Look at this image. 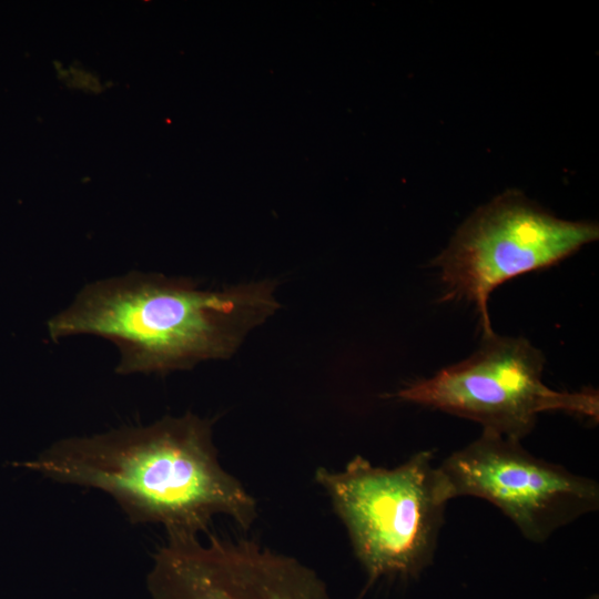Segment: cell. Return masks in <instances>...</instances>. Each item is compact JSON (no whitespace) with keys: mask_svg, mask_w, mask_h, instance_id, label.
<instances>
[{"mask_svg":"<svg viewBox=\"0 0 599 599\" xmlns=\"http://www.w3.org/2000/svg\"><path fill=\"white\" fill-rule=\"evenodd\" d=\"M51 480L101 490L133 524H156L167 537L199 536L217 515L247 529L257 505L220 464L212 424L193 414L50 445L14 464Z\"/></svg>","mask_w":599,"mask_h":599,"instance_id":"obj_1","label":"cell"},{"mask_svg":"<svg viewBox=\"0 0 599 599\" xmlns=\"http://www.w3.org/2000/svg\"><path fill=\"white\" fill-rule=\"evenodd\" d=\"M271 280L210 290L185 277L131 272L87 284L48 322L53 342L75 335L111 341L120 375L166 374L230 358L278 308Z\"/></svg>","mask_w":599,"mask_h":599,"instance_id":"obj_2","label":"cell"},{"mask_svg":"<svg viewBox=\"0 0 599 599\" xmlns=\"http://www.w3.org/2000/svg\"><path fill=\"white\" fill-rule=\"evenodd\" d=\"M315 480L327 493L370 581L417 577L432 564L453 497L430 451H419L395 468L356 456L341 471L316 469Z\"/></svg>","mask_w":599,"mask_h":599,"instance_id":"obj_3","label":"cell"},{"mask_svg":"<svg viewBox=\"0 0 599 599\" xmlns=\"http://www.w3.org/2000/svg\"><path fill=\"white\" fill-rule=\"evenodd\" d=\"M598 237L597 223L559 219L522 192L507 190L460 225L434 264L445 300L474 303L487 335L494 332L488 300L496 287L557 264Z\"/></svg>","mask_w":599,"mask_h":599,"instance_id":"obj_4","label":"cell"},{"mask_svg":"<svg viewBox=\"0 0 599 599\" xmlns=\"http://www.w3.org/2000/svg\"><path fill=\"white\" fill-rule=\"evenodd\" d=\"M542 353L524 337L483 335L468 358L398 392L402 400L479 423L484 430L520 440L544 412L598 419L593 389L558 392L542 382Z\"/></svg>","mask_w":599,"mask_h":599,"instance_id":"obj_5","label":"cell"},{"mask_svg":"<svg viewBox=\"0 0 599 599\" xmlns=\"http://www.w3.org/2000/svg\"><path fill=\"white\" fill-rule=\"evenodd\" d=\"M453 498L471 496L499 508L530 541L599 507L598 484L535 457L520 440L483 430L439 466Z\"/></svg>","mask_w":599,"mask_h":599,"instance_id":"obj_6","label":"cell"},{"mask_svg":"<svg viewBox=\"0 0 599 599\" xmlns=\"http://www.w3.org/2000/svg\"><path fill=\"white\" fill-rule=\"evenodd\" d=\"M154 599H333L297 559L250 539L167 537L148 577Z\"/></svg>","mask_w":599,"mask_h":599,"instance_id":"obj_7","label":"cell"},{"mask_svg":"<svg viewBox=\"0 0 599 599\" xmlns=\"http://www.w3.org/2000/svg\"><path fill=\"white\" fill-rule=\"evenodd\" d=\"M588 599H599V598H598V595H593V596H591V597L588 598Z\"/></svg>","mask_w":599,"mask_h":599,"instance_id":"obj_8","label":"cell"}]
</instances>
